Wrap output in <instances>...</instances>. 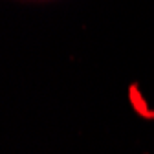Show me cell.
<instances>
[{
	"instance_id": "obj_1",
	"label": "cell",
	"mask_w": 154,
	"mask_h": 154,
	"mask_svg": "<svg viewBox=\"0 0 154 154\" xmlns=\"http://www.w3.org/2000/svg\"><path fill=\"white\" fill-rule=\"evenodd\" d=\"M130 94H132V101L136 103V106H138L140 114H145V116H149V112H147V108H145V103L141 105V101H140V94H138L136 86H132V88H130Z\"/></svg>"
}]
</instances>
